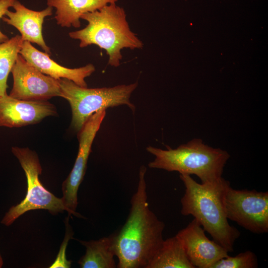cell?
I'll use <instances>...</instances> for the list:
<instances>
[{
  "label": "cell",
  "instance_id": "e0dca14e",
  "mask_svg": "<svg viewBox=\"0 0 268 268\" xmlns=\"http://www.w3.org/2000/svg\"><path fill=\"white\" fill-rule=\"evenodd\" d=\"M23 40L17 35L0 44V97L7 94L8 75L19 54Z\"/></svg>",
  "mask_w": 268,
  "mask_h": 268
},
{
  "label": "cell",
  "instance_id": "7a4b0ae2",
  "mask_svg": "<svg viewBox=\"0 0 268 268\" xmlns=\"http://www.w3.org/2000/svg\"><path fill=\"white\" fill-rule=\"evenodd\" d=\"M185 194L181 199V213L191 215L209 233L213 241L228 252L234 251V245L240 233L231 226L226 216L224 198L229 182L220 178L206 183H198L190 175L180 174Z\"/></svg>",
  "mask_w": 268,
  "mask_h": 268
},
{
  "label": "cell",
  "instance_id": "6da1fadb",
  "mask_svg": "<svg viewBox=\"0 0 268 268\" xmlns=\"http://www.w3.org/2000/svg\"><path fill=\"white\" fill-rule=\"evenodd\" d=\"M146 171V168L141 166L129 216L122 228L115 232L119 268H146L164 241L165 224L150 210L147 202Z\"/></svg>",
  "mask_w": 268,
  "mask_h": 268
},
{
  "label": "cell",
  "instance_id": "52a82bcc",
  "mask_svg": "<svg viewBox=\"0 0 268 268\" xmlns=\"http://www.w3.org/2000/svg\"><path fill=\"white\" fill-rule=\"evenodd\" d=\"M224 205L228 219L256 234L268 232V192L235 190L230 186Z\"/></svg>",
  "mask_w": 268,
  "mask_h": 268
},
{
  "label": "cell",
  "instance_id": "d6986e66",
  "mask_svg": "<svg viewBox=\"0 0 268 268\" xmlns=\"http://www.w3.org/2000/svg\"><path fill=\"white\" fill-rule=\"evenodd\" d=\"M66 231L65 238L61 244L60 251L56 259L50 268H69L71 266V261H68L66 258V248L69 240L72 238L73 231L68 223V217L66 218L65 221Z\"/></svg>",
  "mask_w": 268,
  "mask_h": 268
},
{
  "label": "cell",
  "instance_id": "ffe728a7",
  "mask_svg": "<svg viewBox=\"0 0 268 268\" xmlns=\"http://www.w3.org/2000/svg\"><path fill=\"white\" fill-rule=\"evenodd\" d=\"M16 0H0V19L5 15L9 8L12 7ZM8 37L0 30V44L7 41Z\"/></svg>",
  "mask_w": 268,
  "mask_h": 268
},
{
  "label": "cell",
  "instance_id": "ba28073f",
  "mask_svg": "<svg viewBox=\"0 0 268 268\" xmlns=\"http://www.w3.org/2000/svg\"><path fill=\"white\" fill-rule=\"evenodd\" d=\"M106 115L105 110L96 112L85 122L78 132L79 147L73 167L62 184L63 203L69 215L83 217L76 212L77 192L85 173L91 146Z\"/></svg>",
  "mask_w": 268,
  "mask_h": 268
},
{
  "label": "cell",
  "instance_id": "5b68a950",
  "mask_svg": "<svg viewBox=\"0 0 268 268\" xmlns=\"http://www.w3.org/2000/svg\"><path fill=\"white\" fill-rule=\"evenodd\" d=\"M62 97L69 103L72 112L71 126L78 132L93 114L109 107L125 105L133 111L134 105L130 97L137 82L111 87L88 88L76 84L67 78L58 79Z\"/></svg>",
  "mask_w": 268,
  "mask_h": 268
},
{
  "label": "cell",
  "instance_id": "8fae6325",
  "mask_svg": "<svg viewBox=\"0 0 268 268\" xmlns=\"http://www.w3.org/2000/svg\"><path fill=\"white\" fill-rule=\"evenodd\" d=\"M57 114L48 101L19 100L6 94L0 97V127L18 128L37 124Z\"/></svg>",
  "mask_w": 268,
  "mask_h": 268
},
{
  "label": "cell",
  "instance_id": "4fadbf2b",
  "mask_svg": "<svg viewBox=\"0 0 268 268\" xmlns=\"http://www.w3.org/2000/svg\"><path fill=\"white\" fill-rule=\"evenodd\" d=\"M19 54L28 63L43 74L56 79L67 78L81 87H87L85 78L95 70L94 66L91 64L74 68L61 66L52 60L50 55L39 51L30 42L26 41L23 42Z\"/></svg>",
  "mask_w": 268,
  "mask_h": 268
},
{
  "label": "cell",
  "instance_id": "9c48e42d",
  "mask_svg": "<svg viewBox=\"0 0 268 268\" xmlns=\"http://www.w3.org/2000/svg\"><path fill=\"white\" fill-rule=\"evenodd\" d=\"M12 98L26 101H48L62 96L58 79L43 74L19 54L11 70Z\"/></svg>",
  "mask_w": 268,
  "mask_h": 268
},
{
  "label": "cell",
  "instance_id": "9a60e30c",
  "mask_svg": "<svg viewBox=\"0 0 268 268\" xmlns=\"http://www.w3.org/2000/svg\"><path fill=\"white\" fill-rule=\"evenodd\" d=\"M86 248V252L78 261L81 268H115V232L108 237L89 241L78 240Z\"/></svg>",
  "mask_w": 268,
  "mask_h": 268
},
{
  "label": "cell",
  "instance_id": "30bf717a",
  "mask_svg": "<svg viewBox=\"0 0 268 268\" xmlns=\"http://www.w3.org/2000/svg\"><path fill=\"white\" fill-rule=\"evenodd\" d=\"M204 232L194 218L176 235L195 268H210L216 262L228 256V251L214 241L209 240Z\"/></svg>",
  "mask_w": 268,
  "mask_h": 268
},
{
  "label": "cell",
  "instance_id": "5bb4252c",
  "mask_svg": "<svg viewBox=\"0 0 268 268\" xmlns=\"http://www.w3.org/2000/svg\"><path fill=\"white\" fill-rule=\"evenodd\" d=\"M118 0H47L48 6L56 8L55 19L63 27L79 28L81 16L98 10Z\"/></svg>",
  "mask_w": 268,
  "mask_h": 268
},
{
  "label": "cell",
  "instance_id": "3957f363",
  "mask_svg": "<svg viewBox=\"0 0 268 268\" xmlns=\"http://www.w3.org/2000/svg\"><path fill=\"white\" fill-rule=\"evenodd\" d=\"M80 19L87 21L88 24L81 30L69 32V36L79 40L81 48L95 45L104 50L111 66H120L123 49L134 50L143 46L142 42L131 31L124 8L116 3L84 13Z\"/></svg>",
  "mask_w": 268,
  "mask_h": 268
},
{
  "label": "cell",
  "instance_id": "ac0fdd59",
  "mask_svg": "<svg viewBox=\"0 0 268 268\" xmlns=\"http://www.w3.org/2000/svg\"><path fill=\"white\" fill-rule=\"evenodd\" d=\"M258 267L256 255L250 250L234 257L229 255L213 264L210 268H256Z\"/></svg>",
  "mask_w": 268,
  "mask_h": 268
},
{
  "label": "cell",
  "instance_id": "2e32d148",
  "mask_svg": "<svg viewBox=\"0 0 268 268\" xmlns=\"http://www.w3.org/2000/svg\"><path fill=\"white\" fill-rule=\"evenodd\" d=\"M146 268H195L190 262L183 246L175 235L164 240Z\"/></svg>",
  "mask_w": 268,
  "mask_h": 268
},
{
  "label": "cell",
  "instance_id": "8992f818",
  "mask_svg": "<svg viewBox=\"0 0 268 268\" xmlns=\"http://www.w3.org/2000/svg\"><path fill=\"white\" fill-rule=\"evenodd\" d=\"M12 151L25 173L27 193L23 200L10 208L1 223L9 226L20 215L32 210L46 209L53 214L67 211L62 198L56 197L40 182L39 176L42 169L37 154L28 148L13 147Z\"/></svg>",
  "mask_w": 268,
  "mask_h": 268
},
{
  "label": "cell",
  "instance_id": "277c9868",
  "mask_svg": "<svg viewBox=\"0 0 268 268\" xmlns=\"http://www.w3.org/2000/svg\"><path fill=\"white\" fill-rule=\"evenodd\" d=\"M146 150L155 156L154 160L148 163L149 168L196 175L202 183L221 178L230 157L226 151L210 147L199 138H194L176 149L167 147V149H161L149 146Z\"/></svg>",
  "mask_w": 268,
  "mask_h": 268
},
{
  "label": "cell",
  "instance_id": "44dd1931",
  "mask_svg": "<svg viewBox=\"0 0 268 268\" xmlns=\"http://www.w3.org/2000/svg\"><path fill=\"white\" fill-rule=\"evenodd\" d=\"M2 264H3L2 260L1 257V256L0 255V268H1L2 267Z\"/></svg>",
  "mask_w": 268,
  "mask_h": 268
},
{
  "label": "cell",
  "instance_id": "7c38bea8",
  "mask_svg": "<svg viewBox=\"0 0 268 268\" xmlns=\"http://www.w3.org/2000/svg\"><path fill=\"white\" fill-rule=\"evenodd\" d=\"M12 7L14 11L8 10L2 20L16 28L23 41L37 44L51 55L50 48L43 38L42 26L45 18L52 14L53 7L48 6L42 10L34 11L26 7L17 0Z\"/></svg>",
  "mask_w": 268,
  "mask_h": 268
}]
</instances>
